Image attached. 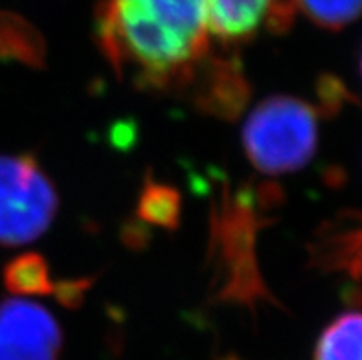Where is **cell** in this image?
<instances>
[{
  "label": "cell",
  "mask_w": 362,
  "mask_h": 360,
  "mask_svg": "<svg viewBox=\"0 0 362 360\" xmlns=\"http://www.w3.org/2000/svg\"><path fill=\"white\" fill-rule=\"evenodd\" d=\"M184 94L197 109L217 118L232 120L241 112L250 94L238 59L210 54Z\"/></svg>",
  "instance_id": "7"
},
{
  "label": "cell",
  "mask_w": 362,
  "mask_h": 360,
  "mask_svg": "<svg viewBox=\"0 0 362 360\" xmlns=\"http://www.w3.org/2000/svg\"><path fill=\"white\" fill-rule=\"evenodd\" d=\"M55 283L48 263L39 254L17 255L4 267V285L17 298L54 294Z\"/></svg>",
  "instance_id": "9"
},
{
  "label": "cell",
  "mask_w": 362,
  "mask_h": 360,
  "mask_svg": "<svg viewBox=\"0 0 362 360\" xmlns=\"http://www.w3.org/2000/svg\"><path fill=\"white\" fill-rule=\"evenodd\" d=\"M63 331L46 307L24 298L0 301V360H59Z\"/></svg>",
  "instance_id": "5"
},
{
  "label": "cell",
  "mask_w": 362,
  "mask_h": 360,
  "mask_svg": "<svg viewBox=\"0 0 362 360\" xmlns=\"http://www.w3.org/2000/svg\"><path fill=\"white\" fill-rule=\"evenodd\" d=\"M15 28L0 21V59H17L26 64L42 63V46L30 33L15 35Z\"/></svg>",
  "instance_id": "12"
},
{
  "label": "cell",
  "mask_w": 362,
  "mask_h": 360,
  "mask_svg": "<svg viewBox=\"0 0 362 360\" xmlns=\"http://www.w3.org/2000/svg\"><path fill=\"white\" fill-rule=\"evenodd\" d=\"M96 39L119 78L142 91L186 92L210 55L206 0H105Z\"/></svg>",
  "instance_id": "1"
},
{
  "label": "cell",
  "mask_w": 362,
  "mask_h": 360,
  "mask_svg": "<svg viewBox=\"0 0 362 360\" xmlns=\"http://www.w3.org/2000/svg\"><path fill=\"white\" fill-rule=\"evenodd\" d=\"M278 197L280 192L271 186L241 187L238 193L226 187L223 192L219 206L211 214V255H217L223 267V300L252 303L256 298H267L254 263V241L263 224L259 211L269 210Z\"/></svg>",
  "instance_id": "2"
},
{
  "label": "cell",
  "mask_w": 362,
  "mask_h": 360,
  "mask_svg": "<svg viewBox=\"0 0 362 360\" xmlns=\"http://www.w3.org/2000/svg\"><path fill=\"white\" fill-rule=\"evenodd\" d=\"M90 279H66V281L55 283L54 294L57 300L66 307H78L85 300V292L90 289Z\"/></svg>",
  "instance_id": "13"
},
{
  "label": "cell",
  "mask_w": 362,
  "mask_h": 360,
  "mask_svg": "<svg viewBox=\"0 0 362 360\" xmlns=\"http://www.w3.org/2000/svg\"><path fill=\"white\" fill-rule=\"evenodd\" d=\"M59 195L33 155H0V246H23L50 228Z\"/></svg>",
  "instance_id": "4"
},
{
  "label": "cell",
  "mask_w": 362,
  "mask_h": 360,
  "mask_svg": "<svg viewBox=\"0 0 362 360\" xmlns=\"http://www.w3.org/2000/svg\"><path fill=\"white\" fill-rule=\"evenodd\" d=\"M180 197L173 186L147 178L138 197L136 217L149 226L173 230L179 226Z\"/></svg>",
  "instance_id": "10"
},
{
  "label": "cell",
  "mask_w": 362,
  "mask_h": 360,
  "mask_svg": "<svg viewBox=\"0 0 362 360\" xmlns=\"http://www.w3.org/2000/svg\"><path fill=\"white\" fill-rule=\"evenodd\" d=\"M313 360H362V313L337 316L322 331Z\"/></svg>",
  "instance_id": "8"
},
{
  "label": "cell",
  "mask_w": 362,
  "mask_h": 360,
  "mask_svg": "<svg viewBox=\"0 0 362 360\" xmlns=\"http://www.w3.org/2000/svg\"><path fill=\"white\" fill-rule=\"evenodd\" d=\"M241 137L245 155L257 171L294 173L317 153V112L300 98L271 96L250 112Z\"/></svg>",
  "instance_id": "3"
},
{
  "label": "cell",
  "mask_w": 362,
  "mask_h": 360,
  "mask_svg": "<svg viewBox=\"0 0 362 360\" xmlns=\"http://www.w3.org/2000/svg\"><path fill=\"white\" fill-rule=\"evenodd\" d=\"M309 21L326 30H340L362 15V0H294Z\"/></svg>",
  "instance_id": "11"
},
{
  "label": "cell",
  "mask_w": 362,
  "mask_h": 360,
  "mask_svg": "<svg viewBox=\"0 0 362 360\" xmlns=\"http://www.w3.org/2000/svg\"><path fill=\"white\" fill-rule=\"evenodd\" d=\"M208 30L221 42H243L263 26L284 32L296 11L294 0H206Z\"/></svg>",
  "instance_id": "6"
}]
</instances>
